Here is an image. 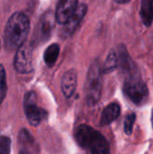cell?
Returning <instances> with one entry per match:
<instances>
[{
    "mask_svg": "<svg viewBox=\"0 0 153 154\" xmlns=\"http://www.w3.org/2000/svg\"><path fill=\"white\" fill-rule=\"evenodd\" d=\"M24 111L29 123L33 126H38L48 117V112L38 106L36 104V95L34 92H28L24 97Z\"/></svg>",
    "mask_w": 153,
    "mask_h": 154,
    "instance_id": "cell-5",
    "label": "cell"
},
{
    "mask_svg": "<svg viewBox=\"0 0 153 154\" xmlns=\"http://www.w3.org/2000/svg\"><path fill=\"white\" fill-rule=\"evenodd\" d=\"M151 124H152V127H153V113H152V116H151Z\"/></svg>",
    "mask_w": 153,
    "mask_h": 154,
    "instance_id": "cell-20",
    "label": "cell"
},
{
    "mask_svg": "<svg viewBox=\"0 0 153 154\" xmlns=\"http://www.w3.org/2000/svg\"><path fill=\"white\" fill-rule=\"evenodd\" d=\"M87 5H85V4L78 5L75 13L69 18L68 23L66 24H64L65 25V28H64V34L65 35H71L76 32V30L79 26L80 23L84 19V17L87 14Z\"/></svg>",
    "mask_w": 153,
    "mask_h": 154,
    "instance_id": "cell-8",
    "label": "cell"
},
{
    "mask_svg": "<svg viewBox=\"0 0 153 154\" xmlns=\"http://www.w3.org/2000/svg\"><path fill=\"white\" fill-rule=\"evenodd\" d=\"M140 14L142 23L150 27L153 23V0H142Z\"/></svg>",
    "mask_w": 153,
    "mask_h": 154,
    "instance_id": "cell-12",
    "label": "cell"
},
{
    "mask_svg": "<svg viewBox=\"0 0 153 154\" xmlns=\"http://www.w3.org/2000/svg\"><path fill=\"white\" fill-rule=\"evenodd\" d=\"M14 66L17 72L25 74L30 73L33 69L32 49L30 44L23 43L17 49L14 56Z\"/></svg>",
    "mask_w": 153,
    "mask_h": 154,
    "instance_id": "cell-6",
    "label": "cell"
},
{
    "mask_svg": "<svg viewBox=\"0 0 153 154\" xmlns=\"http://www.w3.org/2000/svg\"><path fill=\"white\" fill-rule=\"evenodd\" d=\"M78 6V0H59L55 13L56 21L60 24H66Z\"/></svg>",
    "mask_w": 153,
    "mask_h": 154,
    "instance_id": "cell-7",
    "label": "cell"
},
{
    "mask_svg": "<svg viewBox=\"0 0 153 154\" xmlns=\"http://www.w3.org/2000/svg\"><path fill=\"white\" fill-rule=\"evenodd\" d=\"M117 64H118V56L115 51H112L108 54V56L106 60V62H105L104 66L102 67V71L105 73L110 72L117 67Z\"/></svg>",
    "mask_w": 153,
    "mask_h": 154,
    "instance_id": "cell-14",
    "label": "cell"
},
{
    "mask_svg": "<svg viewBox=\"0 0 153 154\" xmlns=\"http://www.w3.org/2000/svg\"><path fill=\"white\" fill-rule=\"evenodd\" d=\"M121 114V107L116 103H112L105 107L101 115L100 124L103 126L108 125L112 124L115 120H116Z\"/></svg>",
    "mask_w": 153,
    "mask_h": 154,
    "instance_id": "cell-10",
    "label": "cell"
},
{
    "mask_svg": "<svg viewBox=\"0 0 153 154\" xmlns=\"http://www.w3.org/2000/svg\"><path fill=\"white\" fill-rule=\"evenodd\" d=\"M123 89L126 97L137 106H142L148 101V87L136 74H130L128 76L124 81Z\"/></svg>",
    "mask_w": 153,
    "mask_h": 154,
    "instance_id": "cell-4",
    "label": "cell"
},
{
    "mask_svg": "<svg viewBox=\"0 0 153 154\" xmlns=\"http://www.w3.org/2000/svg\"><path fill=\"white\" fill-rule=\"evenodd\" d=\"M54 19H56V16L50 12L46 13L42 15L40 21V28H39L41 37H45V38L49 37L54 26Z\"/></svg>",
    "mask_w": 153,
    "mask_h": 154,
    "instance_id": "cell-11",
    "label": "cell"
},
{
    "mask_svg": "<svg viewBox=\"0 0 153 154\" xmlns=\"http://www.w3.org/2000/svg\"><path fill=\"white\" fill-rule=\"evenodd\" d=\"M102 67L97 61L91 64L85 88V94L87 102L89 105H95L98 102L102 92Z\"/></svg>",
    "mask_w": 153,
    "mask_h": 154,
    "instance_id": "cell-3",
    "label": "cell"
},
{
    "mask_svg": "<svg viewBox=\"0 0 153 154\" xmlns=\"http://www.w3.org/2000/svg\"><path fill=\"white\" fill-rule=\"evenodd\" d=\"M20 154H31V153H30V152H26V151H23V150H21Z\"/></svg>",
    "mask_w": 153,
    "mask_h": 154,
    "instance_id": "cell-19",
    "label": "cell"
},
{
    "mask_svg": "<svg viewBox=\"0 0 153 154\" xmlns=\"http://www.w3.org/2000/svg\"><path fill=\"white\" fill-rule=\"evenodd\" d=\"M115 1L118 4H126V3L130 2L131 0H115Z\"/></svg>",
    "mask_w": 153,
    "mask_h": 154,
    "instance_id": "cell-18",
    "label": "cell"
},
{
    "mask_svg": "<svg viewBox=\"0 0 153 154\" xmlns=\"http://www.w3.org/2000/svg\"><path fill=\"white\" fill-rule=\"evenodd\" d=\"M77 88V71L69 69L66 71L61 78V90L63 95L69 98L71 97Z\"/></svg>",
    "mask_w": 153,
    "mask_h": 154,
    "instance_id": "cell-9",
    "label": "cell"
},
{
    "mask_svg": "<svg viewBox=\"0 0 153 154\" xmlns=\"http://www.w3.org/2000/svg\"><path fill=\"white\" fill-rule=\"evenodd\" d=\"M30 31V20L23 12H16L9 18L4 32L5 47L9 51L17 50L23 43Z\"/></svg>",
    "mask_w": 153,
    "mask_h": 154,
    "instance_id": "cell-1",
    "label": "cell"
},
{
    "mask_svg": "<svg viewBox=\"0 0 153 154\" xmlns=\"http://www.w3.org/2000/svg\"><path fill=\"white\" fill-rule=\"evenodd\" d=\"M78 143L90 154H111L107 141L98 131L87 125H79L75 131Z\"/></svg>",
    "mask_w": 153,
    "mask_h": 154,
    "instance_id": "cell-2",
    "label": "cell"
},
{
    "mask_svg": "<svg viewBox=\"0 0 153 154\" xmlns=\"http://www.w3.org/2000/svg\"><path fill=\"white\" fill-rule=\"evenodd\" d=\"M6 95V79L4 66L0 64V105Z\"/></svg>",
    "mask_w": 153,
    "mask_h": 154,
    "instance_id": "cell-15",
    "label": "cell"
},
{
    "mask_svg": "<svg viewBox=\"0 0 153 154\" xmlns=\"http://www.w3.org/2000/svg\"><path fill=\"white\" fill-rule=\"evenodd\" d=\"M135 120H136V115L134 113H131L126 116V117L124 119V132L127 135L132 134Z\"/></svg>",
    "mask_w": 153,
    "mask_h": 154,
    "instance_id": "cell-16",
    "label": "cell"
},
{
    "mask_svg": "<svg viewBox=\"0 0 153 154\" xmlns=\"http://www.w3.org/2000/svg\"><path fill=\"white\" fill-rule=\"evenodd\" d=\"M11 141L6 136H0V154H9Z\"/></svg>",
    "mask_w": 153,
    "mask_h": 154,
    "instance_id": "cell-17",
    "label": "cell"
},
{
    "mask_svg": "<svg viewBox=\"0 0 153 154\" xmlns=\"http://www.w3.org/2000/svg\"><path fill=\"white\" fill-rule=\"evenodd\" d=\"M59 54H60V46H59V44L53 43V44L50 45L46 49V51L44 52V55H43V59H44V61H45L46 65L48 67H52L55 64V62L57 61Z\"/></svg>",
    "mask_w": 153,
    "mask_h": 154,
    "instance_id": "cell-13",
    "label": "cell"
}]
</instances>
